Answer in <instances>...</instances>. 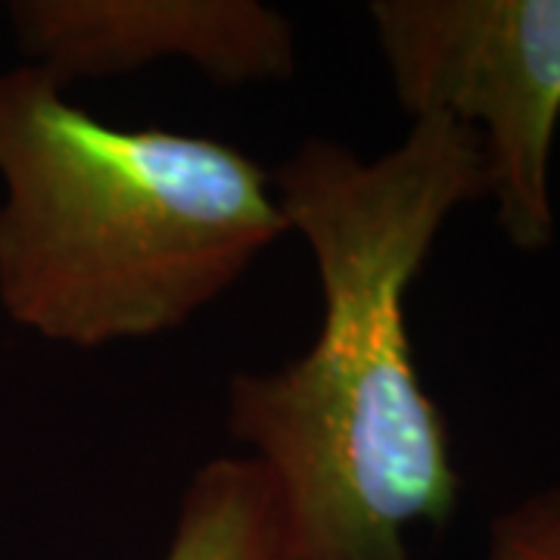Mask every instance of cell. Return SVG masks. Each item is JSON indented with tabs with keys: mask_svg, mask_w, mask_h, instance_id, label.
<instances>
[{
	"mask_svg": "<svg viewBox=\"0 0 560 560\" xmlns=\"http://www.w3.org/2000/svg\"><path fill=\"white\" fill-rule=\"evenodd\" d=\"M315 256L320 327L305 355L228 386V430L278 489L283 560H411V526H445L460 480L448 423L415 368L405 296L445 219L489 194L480 138L411 121L377 160L308 138L271 175Z\"/></svg>",
	"mask_w": 560,
	"mask_h": 560,
	"instance_id": "6da1fadb",
	"label": "cell"
},
{
	"mask_svg": "<svg viewBox=\"0 0 560 560\" xmlns=\"http://www.w3.org/2000/svg\"><path fill=\"white\" fill-rule=\"evenodd\" d=\"M0 305L79 349L175 330L290 234L234 143L94 119L28 62L0 75Z\"/></svg>",
	"mask_w": 560,
	"mask_h": 560,
	"instance_id": "7a4b0ae2",
	"label": "cell"
},
{
	"mask_svg": "<svg viewBox=\"0 0 560 560\" xmlns=\"http://www.w3.org/2000/svg\"><path fill=\"white\" fill-rule=\"evenodd\" d=\"M411 119H452L482 143L511 246L555 241L551 147L560 125V0H377L368 7Z\"/></svg>",
	"mask_w": 560,
	"mask_h": 560,
	"instance_id": "3957f363",
	"label": "cell"
},
{
	"mask_svg": "<svg viewBox=\"0 0 560 560\" xmlns=\"http://www.w3.org/2000/svg\"><path fill=\"white\" fill-rule=\"evenodd\" d=\"M7 16L25 62L62 88L160 60L194 62L221 88L296 66L293 25L256 0H16Z\"/></svg>",
	"mask_w": 560,
	"mask_h": 560,
	"instance_id": "277c9868",
	"label": "cell"
},
{
	"mask_svg": "<svg viewBox=\"0 0 560 560\" xmlns=\"http://www.w3.org/2000/svg\"><path fill=\"white\" fill-rule=\"evenodd\" d=\"M162 560H283L278 489L259 460L202 464L180 495Z\"/></svg>",
	"mask_w": 560,
	"mask_h": 560,
	"instance_id": "5b68a950",
	"label": "cell"
},
{
	"mask_svg": "<svg viewBox=\"0 0 560 560\" xmlns=\"http://www.w3.org/2000/svg\"><path fill=\"white\" fill-rule=\"evenodd\" d=\"M486 560H560V486L501 511L489 526Z\"/></svg>",
	"mask_w": 560,
	"mask_h": 560,
	"instance_id": "8992f818",
	"label": "cell"
}]
</instances>
